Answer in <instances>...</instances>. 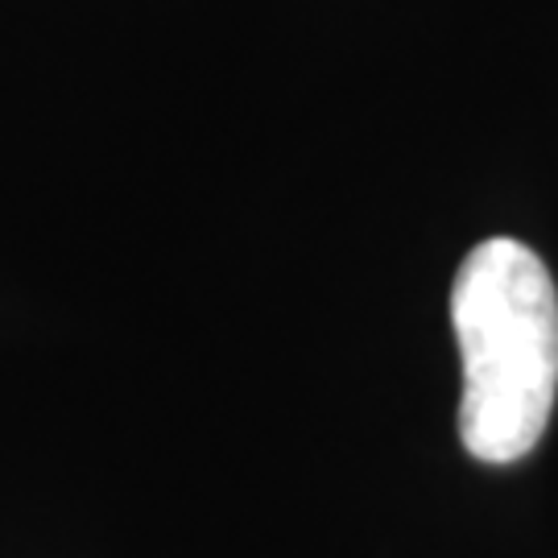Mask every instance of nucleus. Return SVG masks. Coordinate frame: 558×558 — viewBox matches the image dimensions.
I'll list each match as a JSON object with an SVG mask.
<instances>
[{
	"instance_id": "f257e3e1",
	"label": "nucleus",
	"mask_w": 558,
	"mask_h": 558,
	"mask_svg": "<svg viewBox=\"0 0 558 558\" xmlns=\"http://www.w3.org/2000/svg\"><path fill=\"white\" fill-rule=\"evenodd\" d=\"M463 356L459 439L480 463H518L546 435L558 398V290L513 236L476 244L451 286Z\"/></svg>"
}]
</instances>
